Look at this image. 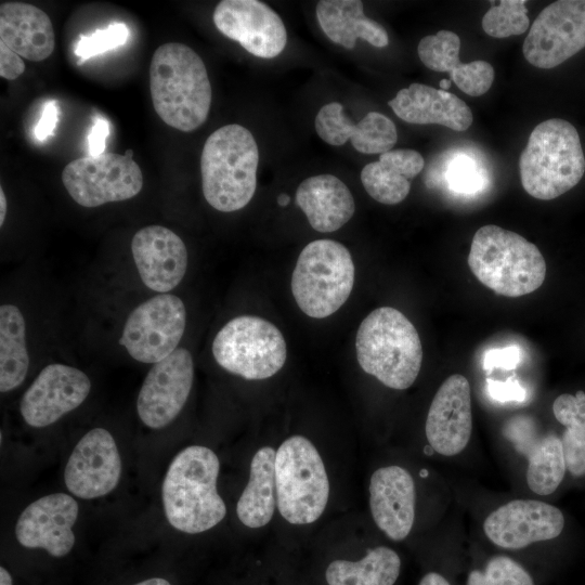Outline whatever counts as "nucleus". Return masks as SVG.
<instances>
[{
	"mask_svg": "<svg viewBox=\"0 0 585 585\" xmlns=\"http://www.w3.org/2000/svg\"><path fill=\"white\" fill-rule=\"evenodd\" d=\"M218 30L261 58L277 56L287 43L280 15L258 0H223L212 14Z\"/></svg>",
	"mask_w": 585,
	"mask_h": 585,
	"instance_id": "14",
	"label": "nucleus"
},
{
	"mask_svg": "<svg viewBox=\"0 0 585 585\" xmlns=\"http://www.w3.org/2000/svg\"><path fill=\"white\" fill-rule=\"evenodd\" d=\"M467 261L480 283L506 297L535 291L546 276L545 259L533 243L493 224L474 233Z\"/></svg>",
	"mask_w": 585,
	"mask_h": 585,
	"instance_id": "5",
	"label": "nucleus"
},
{
	"mask_svg": "<svg viewBox=\"0 0 585 585\" xmlns=\"http://www.w3.org/2000/svg\"><path fill=\"white\" fill-rule=\"evenodd\" d=\"M518 346L491 349L483 354V368L490 373L493 368L514 369L521 361Z\"/></svg>",
	"mask_w": 585,
	"mask_h": 585,
	"instance_id": "40",
	"label": "nucleus"
},
{
	"mask_svg": "<svg viewBox=\"0 0 585 585\" xmlns=\"http://www.w3.org/2000/svg\"><path fill=\"white\" fill-rule=\"evenodd\" d=\"M525 3L524 0H502L492 5L482 18L484 32L498 39L525 32L530 24Z\"/></svg>",
	"mask_w": 585,
	"mask_h": 585,
	"instance_id": "33",
	"label": "nucleus"
},
{
	"mask_svg": "<svg viewBox=\"0 0 585 585\" xmlns=\"http://www.w3.org/2000/svg\"><path fill=\"white\" fill-rule=\"evenodd\" d=\"M561 510L534 499H515L492 511L483 523L487 538L506 549H520L556 538L563 530Z\"/></svg>",
	"mask_w": 585,
	"mask_h": 585,
	"instance_id": "17",
	"label": "nucleus"
},
{
	"mask_svg": "<svg viewBox=\"0 0 585 585\" xmlns=\"http://www.w3.org/2000/svg\"><path fill=\"white\" fill-rule=\"evenodd\" d=\"M415 483L400 466L377 469L369 481V507L376 525L392 541H402L415 519Z\"/></svg>",
	"mask_w": 585,
	"mask_h": 585,
	"instance_id": "21",
	"label": "nucleus"
},
{
	"mask_svg": "<svg viewBox=\"0 0 585 585\" xmlns=\"http://www.w3.org/2000/svg\"><path fill=\"white\" fill-rule=\"evenodd\" d=\"M446 180L451 190L460 194H474L485 184L484 171L466 155H459L448 164Z\"/></svg>",
	"mask_w": 585,
	"mask_h": 585,
	"instance_id": "37",
	"label": "nucleus"
},
{
	"mask_svg": "<svg viewBox=\"0 0 585 585\" xmlns=\"http://www.w3.org/2000/svg\"><path fill=\"white\" fill-rule=\"evenodd\" d=\"M290 197L287 194H281L277 197V204L282 207H285L289 204Z\"/></svg>",
	"mask_w": 585,
	"mask_h": 585,
	"instance_id": "48",
	"label": "nucleus"
},
{
	"mask_svg": "<svg viewBox=\"0 0 585 585\" xmlns=\"http://www.w3.org/2000/svg\"><path fill=\"white\" fill-rule=\"evenodd\" d=\"M466 585H534L529 572L507 556H495L484 570L469 573Z\"/></svg>",
	"mask_w": 585,
	"mask_h": 585,
	"instance_id": "34",
	"label": "nucleus"
},
{
	"mask_svg": "<svg viewBox=\"0 0 585 585\" xmlns=\"http://www.w3.org/2000/svg\"><path fill=\"white\" fill-rule=\"evenodd\" d=\"M6 214V198L3 188H0V225H3Z\"/></svg>",
	"mask_w": 585,
	"mask_h": 585,
	"instance_id": "45",
	"label": "nucleus"
},
{
	"mask_svg": "<svg viewBox=\"0 0 585 585\" xmlns=\"http://www.w3.org/2000/svg\"><path fill=\"white\" fill-rule=\"evenodd\" d=\"M418 585H451L447 580L437 572L427 573Z\"/></svg>",
	"mask_w": 585,
	"mask_h": 585,
	"instance_id": "44",
	"label": "nucleus"
},
{
	"mask_svg": "<svg viewBox=\"0 0 585 585\" xmlns=\"http://www.w3.org/2000/svg\"><path fill=\"white\" fill-rule=\"evenodd\" d=\"M451 87V81L448 79H442L440 81V89L446 91Z\"/></svg>",
	"mask_w": 585,
	"mask_h": 585,
	"instance_id": "49",
	"label": "nucleus"
},
{
	"mask_svg": "<svg viewBox=\"0 0 585 585\" xmlns=\"http://www.w3.org/2000/svg\"><path fill=\"white\" fill-rule=\"evenodd\" d=\"M258 164V145L248 129L234 123L212 132L200 157L207 203L222 212L244 208L256 192Z\"/></svg>",
	"mask_w": 585,
	"mask_h": 585,
	"instance_id": "4",
	"label": "nucleus"
},
{
	"mask_svg": "<svg viewBox=\"0 0 585 585\" xmlns=\"http://www.w3.org/2000/svg\"><path fill=\"white\" fill-rule=\"evenodd\" d=\"M29 367L26 323L14 304L0 307V391L9 392L25 379Z\"/></svg>",
	"mask_w": 585,
	"mask_h": 585,
	"instance_id": "31",
	"label": "nucleus"
},
{
	"mask_svg": "<svg viewBox=\"0 0 585 585\" xmlns=\"http://www.w3.org/2000/svg\"><path fill=\"white\" fill-rule=\"evenodd\" d=\"M561 443L566 468L573 476L578 477L585 474V440L577 439L564 432Z\"/></svg>",
	"mask_w": 585,
	"mask_h": 585,
	"instance_id": "38",
	"label": "nucleus"
},
{
	"mask_svg": "<svg viewBox=\"0 0 585 585\" xmlns=\"http://www.w3.org/2000/svg\"><path fill=\"white\" fill-rule=\"evenodd\" d=\"M134 585H171V584L165 578L153 577V578L139 582Z\"/></svg>",
	"mask_w": 585,
	"mask_h": 585,
	"instance_id": "46",
	"label": "nucleus"
},
{
	"mask_svg": "<svg viewBox=\"0 0 585 585\" xmlns=\"http://www.w3.org/2000/svg\"><path fill=\"white\" fill-rule=\"evenodd\" d=\"M121 474V459L109 431L94 428L74 447L64 470V482L75 496L91 499L110 493Z\"/></svg>",
	"mask_w": 585,
	"mask_h": 585,
	"instance_id": "16",
	"label": "nucleus"
},
{
	"mask_svg": "<svg viewBox=\"0 0 585 585\" xmlns=\"http://www.w3.org/2000/svg\"><path fill=\"white\" fill-rule=\"evenodd\" d=\"M62 182L78 205L93 208L138 195L143 174L129 150L75 159L63 169Z\"/></svg>",
	"mask_w": 585,
	"mask_h": 585,
	"instance_id": "10",
	"label": "nucleus"
},
{
	"mask_svg": "<svg viewBox=\"0 0 585 585\" xmlns=\"http://www.w3.org/2000/svg\"><path fill=\"white\" fill-rule=\"evenodd\" d=\"M25 70V64L21 56L0 42V76L8 80H14Z\"/></svg>",
	"mask_w": 585,
	"mask_h": 585,
	"instance_id": "42",
	"label": "nucleus"
},
{
	"mask_svg": "<svg viewBox=\"0 0 585 585\" xmlns=\"http://www.w3.org/2000/svg\"><path fill=\"white\" fill-rule=\"evenodd\" d=\"M460 39L451 30L424 37L417 47L421 63L433 72L448 73L455 84L470 96L487 92L494 81V68L485 61L464 64L459 61Z\"/></svg>",
	"mask_w": 585,
	"mask_h": 585,
	"instance_id": "24",
	"label": "nucleus"
},
{
	"mask_svg": "<svg viewBox=\"0 0 585 585\" xmlns=\"http://www.w3.org/2000/svg\"><path fill=\"white\" fill-rule=\"evenodd\" d=\"M486 392L493 400L502 403L523 402L526 399L525 388L514 378L506 381L486 379Z\"/></svg>",
	"mask_w": 585,
	"mask_h": 585,
	"instance_id": "39",
	"label": "nucleus"
},
{
	"mask_svg": "<svg viewBox=\"0 0 585 585\" xmlns=\"http://www.w3.org/2000/svg\"><path fill=\"white\" fill-rule=\"evenodd\" d=\"M186 326L183 301L172 294H158L128 315L119 344L141 363H157L178 349Z\"/></svg>",
	"mask_w": 585,
	"mask_h": 585,
	"instance_id": "11",
	"label": "nucleus"
},
{
	"mask_svg": "<svg viewBox=\"0 0 585 585\" xmlns=\"http://www.w3.org/2000/svg\"><path fill=\"white\" fill-rule=\"evenodd\" d=\"M296 202L310 225L321 233L339 230L355 210L349 187L332 174H318L303 180L296 191Z\"/></svg>",
	"mask_w": 585,
	"mask_h": 585,
	"instance_id": "26",
	"label": "nucleus"
},
{
	"mask_svg": "<svg viewBox=\"0 0 585 585\" xmlns=\"http://www.w3.org/2000/svg\"><path fill=\"white\" fill-rule=\"evenodd\" d=\"M108 134V120L102 116L94 117L93 125L88 136L90 156H99L104 154Z\"/></svg>",
	"mask_w": 585,
	"mask_h": 585,
	"instance_id": "43",
	"label": "nucleus"
},
{
	"mask_svg": "<svg viewBox=\"0 0 585 585\" xmlns=\"http://www.w3.org/2000/svg\"><path fill=\"white\" fill-rule=\"evenodd\" d=\"M131 252L143 284L159 294L174 289L186 273V246L168 227L148 225L139 230L132 237Z\"/></svg>",
	"mask_w": 585,
	"mask_h": 585,
	"instance_id": "20",
	"label": "nucleus"
},
{
	"mask_svg": "<svg viewBox=\"0 0 585 585\" xmlns=\"http://www.w3.org/2000/svg\"><path fill=\"white\" fill-rule=\"evenodd\" d=\"M355 349L361 368L391 389L411 387L422 363L421 341L415 326L391 307L375 309L362 321Z\"/></svg>",
	"mask_w": 585,
	"mask_h": 585,
	"instance_id": "3",
	"label": "nucleus"
},
{
	"mask_svg": "<svg viewBox=\"0 0 585 585\" xmlns=\"http://www.w3.org/2000/svg\"><path fill=\"white\" fill-rule=\"evenodd\" d=\"M220 461L216 453L191 445L172 459L161 486L166 518L177 530L197 534L220 523L226 507L217 491Z\"/></svg>",
	"mask_w": 585,
	"mask_h": 585,
	"instance_id": "2",
	"label": "nucleus"
},
{
	"mask_svg": "<svg viewBox=\"0 0 585 585\" xmlns=\"http://www.w3.org/2000/svg\"><path fill=\"white\" fill-rule=\"evenodd\" d=\"M394 114L414 125H440L465 131L472 123L469 106L454 93L414 82L388 102Z\"/></svg>",
	"mask_w": 585,
	"mask_h": 585,
	"instance_id": "23",
	"label": "nucleus"
},
{
	"mask_svg": "<svg viewBox=\"0 0 585 585\" xmlns=\"http://www.w3.org/2000/svg\"><path fill=\"white\" fill-rule=\"evenodd\" d=\"M58 103L55 100L46 102L41 112V117L35 127V136L39 142H44L53 135L58 120Z\"/></svg>",
	"mask_w": 585,
	"mask_h": 585,
	"instance_id": "41",
	"label": "nucleus"
},
{
	"mask_svg": "<svg viewBox=\"0 0 585 585\" xmlns=\"http://www.w3.org/2000/svg\"><path fill=\"white\" fill-rule=\"evenodd\" d=\"M77 517L78 504L70 495L49 494L22 511L15 536L26 548H42L53 557H64L75 544L73 526Z\"/></svg>",
	"mask_w": 585,
	"mask_h": 585,
	"instance_id": "18",
	"label": "nucleus"
},
{
	"mask_svg": "<svg viewBox=\"0 0 585 585\" xmlns=\"http://www.w3.org/2000/svg\"><path fill=\"white\" fill-rule=\"evenodd\" d=\"M194 380L191 352L178 348L155 363L147 373L136 400L141 421L153 429L168 426L187 401Z\"/></svg>",
	"mask_w": 585,
	"mask_h": 585,
	"instance_id": "13",
	"label": "nucleus"
},
{
	"mask_svg": "<svg viewBox=\"0 0 585 585\" xmlns=\"http://www.w3.org/2000/svg\"><path fill=\"white\" fill-rule=\"evenodd\" d=\"M429 445L437 453L454 456L468 444L472 431L468 379L454 374L440 386L430 404L426 426Z\"/></svg>",
	"mask_w": 585,
	"mask_h": 585,
	"instance_id": "19",
	"label": "nucleus"
},
{
	"mask_svg": "<svg viewBox=\"0 0 585 585\" xmlns=\"http://www.w3.org/2000/svg\"><path fill=\"white\" fill-rule=\"evenodd\" d=\"M129 37V29L123 23H113L105 28L96 29L89 36H80L75 46V54L80 58L79 64L86 60L102 54L125 44Z\"/></svg>",
	"mask_w": 585,
	"mask_h": 585,
	"instance_id": "35",
	"label": "nucleus"
},
{
	"mask_svg": "<svg viewBox=\"0 0 585 585\" xmlns=\"http://www.w3.org/2000/svg\"><path fill=\"white\" fill-rule=\"evenodd\" d=\"M556 419L566 427L567 433L585 440V392L563 393L552 403Z\"/></svg>",
	"mask_w": 585,
	"mask_h": 585,
	"instance_id": "36",
	"label": "nucleus"
},
{
	"mask_svg": "<svg viewBox=\"0 0 585 585\" xmlns=\"http://www.w3.org/2000/svg\"><path fill=\"white\" fill-rule=\"evenodd\" d=\"M585 48V0L548 4L533 22L523 55L533 66L554 68Z\"/></svg>",
	"mask_w": 585,
	"mask_h": 585,
	"instance_id": "12",
	"label": "nucleus"
},
{
	"mask_svg": "<svg viewBox=\"0 0 585 585\" xmlns=\"http://www.w3.org/2000/svg\"><path fill=\"white\" fill-rule=\"evenodd\" d=\"M401 559L391 548L368 549L358 561L335 560L326 569L328 585H393L399 577Z\"/></svg>",
	"mask_w": 585,
	"mask_h": 585,
	"instance_id": "30",
	"label": "nucleus"
},
{
	"mask_svg": "<svg viewBox=\"0 0 585 585\" xmlns=\"http://www.w3.org/2000/svg\"><path fill=\"white\" fill-rule=\"evenodd\" d=\"M276 504L291 524H309L325 510L329 482L323 459L313 443L292 435L275 455Z\"/></svg>",
	"mask_w": 585,
	"mask_h": 585,
	"instance_id": "8",
	"label": "nucleus"
},
{
	"mask_svg": "<svg viewBox=\"0 0 585 585\" xmlns=\"http://www.w3.org/2000/svg\"><path fill=\"white\" fill-rule=\"evenodd\" d=\"M424 164L417 151L391 150L362 169L361 181L367 194L376 202L395 205L406 198L411 183L424 169Z\"/></svg>",
	"mask_w": 585,
	"mask_h": 585,
	"instance_id": "27",
	"label": "nucleus"
},
{
	"mask_svg": "<svg viewBox=\"0 0 585 585\" xmlns=\"http://www.w3.org/2000/svg\"><path fill=\"white\" fill-rule=\"evenodd\" d=\"M0 42L32 62L49 57L55 48L51 20L36 5L5 1L0 5Z\"/></svg>",
	"mask_w": 585,
	"mask_h": 585,
	"instance_id": "25",
	"label": "nucleus"
},
{
	"mask_svg": "<svg viewBox=\"0 0 585 585\" xmlns=\"http://www.w3.org/2000/svg\"><path fill=\"white\" fill-rule=\"evenodd\" d=\"M528 457L526 483L538 495L554 493L566 472L561 439L555 434L540 437L523 454Z\"/></svg>",
	"mask_w": 585,
	"mask_h": 585,
	"instance_id": "32",
	"label": "nucleus"
},
{
	"mask_svg": "<svg viewBox=\"0 0 585 585\" xmlns=\"http://www.w3.org/2000/svg\"><path fill=\"white\" fill-rule=\"evenodd\" d=\"M317 135L327 144L343 145L351 140L353 147L363 154H384L398 141L394 122L378 112H369L354 123L339 102L324 105L315 117Z\"/></svg>",
	"mask_w": 585,
	"mask_h": 585,
	"instance_id": "22",
	"label": "nucleus"
},
{
	"mask_svg": "<svg viewBox=\"0 0 585 585\" xmlns=\"http://www.w3.org/2000/svg\"><path fill=\"white\" fill-rule=\"evenodd\" d=\"M275 455L271 446L259 448L250 463L249 480L236 505L239 521L251 529L268 524L276 504Z\"/></svg>",
	"mask_w": 585,
	"mask_h": 585,
	"instance_id": "29",
	"label": "nucleus"
},
{
	"mask_svg": "<svg viewBox=\"0 0 585 585\" xmlns=\"http://www.w3.org/2000/svg\"><path fill=\"white\" fill-rule=\"evenodd\" d=\"M0 585H12V576L3 567L0 568Z\"/></svg>",
	"mask_w": 585,
	"mask_h": 585,
	"instance_id": "47",
	"label": "nucleus"
},
{
	"mask_svg": "<svg viewBox=\"0 0 585 585\" xmlns=\"http://www.w3.org/2000/svg\"><path fill=\"white\" fill-rule=\"evenodd\" d=\"M519 172L524 191L537 199L550 200L574 187L585 173L575 127L561 118L538 123L520 155Z\"/></svg>",
	"mask_w": 585,
	"mask_h": 585,
	"instance_id": "6",
	"label": "nucleus"
},
{
	"mask_svg": "<svg viewBox=\"0 0 585 585\" xmlns=\"http://www.w3.org/2000/svg\"><path fill=\"white\" fill-rule=\"evenodd\" d=\"M212 354L226 372L248 380H261L284 366L287 349L275 325L259 316L242 315L218 332Z\"/></svg>",
	"mask_w": 585,
	"mask_h": 585,
	"instance_id": "9",
	"label": "nucleus"
},
{
	"mask_svg": "<svg viewBox=\"0 0 585 585\" xmlns=\"http://www.w3.org/2000/svg\"><path fill=\"white\" fill-rule=\"evenodd\" d=\"M354 284V263L346 246L333 239L309 243L291 275V292L300 310L324 318L348 300Z\"/></svg>",
	"mask_w": 585,
	"mask_h": 585,
	"instance_id": "7",
	"label": "nucleus"
},
{
	"mask_svg": "<svg viewBox=\"0 0 585 585\" xmlns=\"http://www.w3.org/2000/svg\"><path fill=\"white\" fill-rule=\"evenodd\" d=\"M316 18L324 34L346 49H353L358 39H363L376 48L389 44L386 29L364 14L362 1H318Z\"/></svg>",
	"mask_w": 585,
	"mask_h": 585,
	"instance_id": "28",
	"label": "nucleus"
},
{
	"mask_svg": "<svg viewBox=\"0 0 585 585\" xmlns=\"http://www.w3.org/2000/svg\"><path fill=\"white\" fill-rule=\"evenodd\" d=\"M154 109L168 126L183 132L207 119L212 90L202 57L190 47L169 42L156 49L150 66Z\"/></svg>",
	"mask_w": 585,
	"mask_h": 585,
	"instance_id": "1",
	"label": "nucleus"
},
{
	"mask_svg": "<svg viewBox=\"0 0 585 585\" xmlns=\"http://www.w3.org/2000/svg\"><path fill=\"white\" fill-rule=\"evenodd\" d=\"M91 381L82 370L52 363L39 375L21 399L20 412L25 422L43 428L77 408L87 399Z\"/></svg>",
	"mask_w": 585,
	"mask_h": 585,
	"instance_id": "15",
	"label": "nucleus"
}]
</instances>
